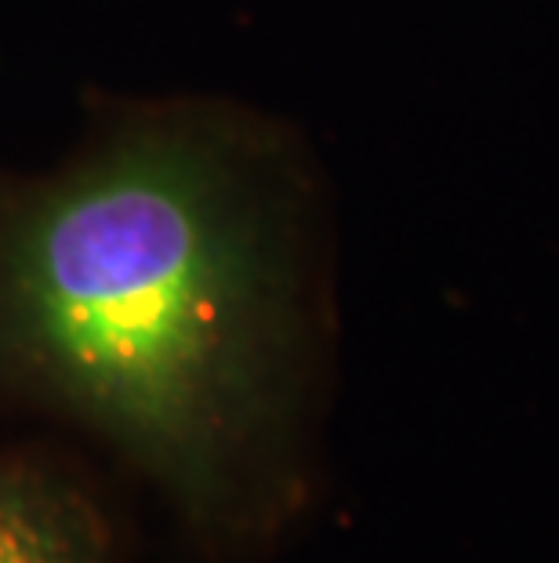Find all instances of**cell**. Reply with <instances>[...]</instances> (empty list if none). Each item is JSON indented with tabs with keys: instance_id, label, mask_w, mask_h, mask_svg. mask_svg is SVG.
<instances>
[{
	"instance_id": "cell-1",
	"label": "cell",
	"mask_w": 559,
	"mask_h": 563,
	"mask_svg": "<svg viewBox=\"0 0 559 563\" xmlns=\"http://www.w3.org/2000/svg\"><path fill=\"white\" fill-rule=\"evenodd\" d=\"M324 203L258 113L131 117L44 178H0V386L63 407L193 512L288 476Z\"/></svg>"
},
{
	"instance_id": "cell-2",
	"label": "cell",
	"mask_w": 559,
	"mask_h": 563,
	"mask_svg": "<svg viewBox=\"0 0 559 563\" xmlns=\"http://www.w3.org/2000/svg\"><path fill=\"white\" fill-rule=\"evenodd\" d=\"M0 563H113L94 509L58 476L0 462Z\"/></svg>"
}]
</instances>
